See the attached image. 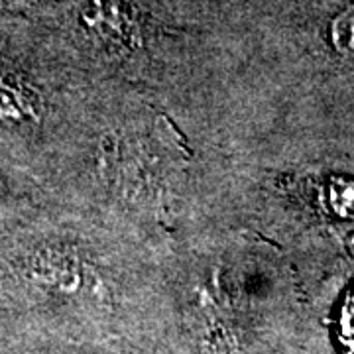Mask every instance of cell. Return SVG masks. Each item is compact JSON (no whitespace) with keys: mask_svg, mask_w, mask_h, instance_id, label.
I'll list each match as a JSON object with an SVG mask.
<instances>
[{"mask_svg":"<svg viewBox=\"0 0 354 354\" xmlns=\"http://www.w3.org/2000/svg\"><path fill=\"white\" fill-rule=\"evenodd\" d=\"M32 113V102L22 88L0 79V122H22Z\"/></svg>","mask_w":354,"mask_h":354,"instance_id":"6da1fadb","label":"cell"},{"mask_svg":"<svg viewBox=\"0 0 354 354\" xmlns=\"http://www.w3.org/2000/svg\"><path fill=\"white\" fill-rule=\"evenodd\" d=\"M339 342L346 354H354V286L346 293L339 313Z\"/></svg>","mask_w":354,"mask_h":354,"instance_id":"7a4b0ae2","label":"cell"}]
</instances>
